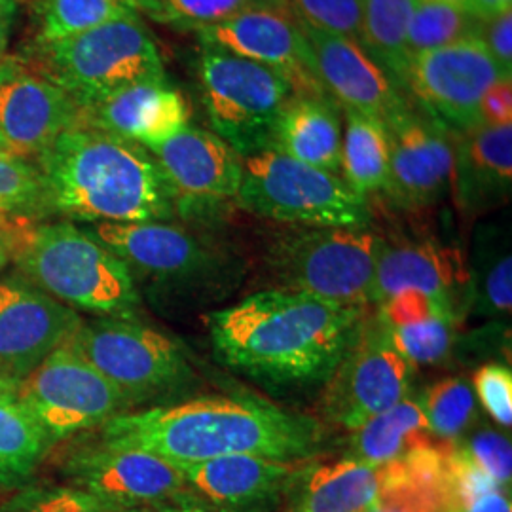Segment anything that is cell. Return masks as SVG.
<instances>
[{"instance_id":"obj_36","label":"cell","mask_w":512,"mask_h":512,"mask_svg":"<svg viewBox=\"0 0 512 512\" xmlns=\"http://www.w3.org/2000/svg\"><path fill=\"white\" fill-rule=\"evenodd\" d=\"M50 211L37 165L0 150V215L31 220Z\"/></svg>"},{"instance_id":"obj_47","label":"cell","mask_w":512,"mask_h":512,"mask_svg":"<svg viewBox=\"0 0 512 512\" xmlns=\"http://www.w3.org/2000/svg\"><path fill=\"white\" fill-rule=\"evenodd\" d=\"M480 23L512 10V0H465L463 6Z\"/></svg>"},{"instance_id":"obj_31","label":"cell","mask_w":512,"mask_h":512,"mask_svg":"<svg viewBox=\"0 0 512 512\" xmlns=\"http://www.w3.org/2000/svg\"><path fill=\"white\" fill-rule=\"evenodd\" d=\"M50 442L16 399H0V486L16 488L35 473Z\"/></svg>"},{"instance_id":"obj_39","label":"cell","mask_w":512,"mask_h":512,"mask_svg":"<svg viewBox=\"0 0 512 512\" xmlns=\"http://www.w3.org/2000/svg\"><path fill=\"white\" fill-rule=\"evenodd\" d=\"M456 450L480 473L509 492L512 480V444L509 437L495 429H478L465 444H454Z\"/></svg>"},{"instance_id":"obj_7","label":"cell","mask_w":512,"mask_h":512,"mask_svg":"<svg viewBox=\"0 0 512 512\" xmlns=\"http://www.w3.org/2000/svg\"><path fill=\"white\" fill-rule=\"evenodd\" d=\"M378 245L380 236L368 228L302 226L275 241L268 268L277 289L365 308Z\"/></svg>"},{"instance_id":"obj_19","label":"cell","mask_w":512,"mask_h":512,"mask_svg":"<svg viewBox=\"0 0 512 512\" xmlns=\"http://www.w3.org/2000/svg\"><path fill=\"white\" fill-rule=\"evenodd\" d=\"M148 150L171 188L175 211L202 213L238 198L243 158L219 135L188 126Z\"/></svg>"},{"instance_id":"obj_24","label":"cell","mask_w":512,"mask_h":512,"mask_svg":"<svg viewBox=\"0 0 512 512\" xmlns=\"http://www.w3.org/2000/svg\"><path fill=\"white\" fill-rule=\"evenodd\" d=\"M459 264L437 241L380 238L370 302L382 304L401 291H421L437 298L458 317L463 277Z\"/></svg>"},{"instance_id":"obj_6","label":"cell","mask_w":512,"mask_h":512,"mask_svg":"<svg viewBox=\"0 0 512 512\" xmlns=\"http://www.w3.org/2000/svg\"><path fill=\"white\" fill-rule=\"evenodd\" d=\"M239 207L258 217L310 228H368L370 207L340 175L274 148L243 158Z\"/></svg>"},{"instance_id":"obj_2","label":"cell","mask_w":512,"mask_h":512,"mask_svg":"<svg viewBox=\"0 0 512 512\" xmlns=\"http://www.w3.org/2000/svg\"><path fill=\"white\" fill-rule=\"evenodd\" d=\"M101 427V444L148 452L173 465L226 456L308 461L323 444V425L310 416L236 397L122 412Z\"/></svg>"},{"instance_id":"obj_16","label":"cell","mask_w":512,"mask_h":512,"mask_svg":"<svg viewBox=\"0 0 512 512\" xmlns=\"http://www.w3.org/2000/svg\"><path fill=\"white\" fill-rule=\"evenodd\" d=\"M78 103L50 78L35 71L25 57L0 63V141L19 158H38L55 139L73 128Z\"/></svg>"},{"instance_id":"obj_15","label":"cell","mask_w":512,"mask_h":512,"mask_svg":"<svg viewBox=\"0 0 512 512\" xmlns=\"http://www.w3.org/2000/svg\"><path fill=\"white\" fill-rule=\"evenodd\" d=\"M67 476L78 488L112 511L160 507L188 494L177 465L141 450L99 444L74 454Z\"/></svg>"},{"instance_id":"obj_8","label":"cell","mask_w":512,"mask_h":512,"mask_svg":"<svg viewBox=\"0 0 512 512\" xmlns=\"http://www.w3.org/2000/svg\"><path fill=\"white\" fill-rule=\"evenodd\" d=\"M198 82L215 135L241 158L270 148L275 122L294 95L283 76L238 55L203 48Z\"/></svg>"},{"instance_id":"obj_11","label":"cell","mask_w":512,"mask_h":512,"mask_svg":"<svg viewBox=\"0 0 512 512\" xmlns=\"http://www.w3.org/2000/svg\"><path fill=\"white\" fill-rule=\"evenodd\" d=\"M499 78V71L480 35L463 38L431 52L414 55L403 84L425 114L450 133L480 126V101Z\"/></svg>"},{"instance_id":"obj_42","label":"cell","mask_w":512,"mask_h":512,"mask_svg":"<svg viewBox=\"0 0 512 512\" xmlns=\"http://www.w3.org/2000/svg\"><path fill=\"white\" fill-rule=\"evenodd\" d=\"M14 512H114L78 488H57L50 492L29 495L19 501Z\"/></svg>"},{"instance_id":"obj_14","label":"cell","mask_w":512,"mask_h":512,"mask_svg":"<svg viewBox=\"0 0 512 512\" xmlns=\"http://www.w3.org/2000/svg\"><path fill=\"white\" fill-rule=\"evenodd\" d=\"M203 48H217L283 76L294 95L330 97L315 69L310 42L293 10L260 8L194 29Z\"/></svg>"},{"instance_id":"obj_29","label":"cell","mask_w":512,"mask_h":512,"mask_svg":"<svg viewBox=\"0 0 512 512\" xmlns=\"http://www.w3.org/2000/svg\"><path fill=\"white\" fill-rule=\"evenodd\" d=\"M363 48L387 73L403 82L408 67V27L418 0H361Z\"/></svg>"},{"instance_id":"obj_37","label":"cell","mask_w":512,"mask_h":512,"mask_svg":"<svg viewBox=\"0 0 512 512\" xmlns=\"http://www.w3.org/2000/svg\"><path fill=\"white\" fill-rule=\"evenodd\" d=\"M454 323L456 319L450 315H435L412 325L384 329L391 346L403 355L408 365H435L452 348Z\"/></svg>"},{"instance_id":"obj_34","label":"cell","mask_w":512,"mask_h":512,"mask_svg":"<svg viewBox=\"0 0 512 512\" xmlns=\"http://www.w3.org/2000/svg\"><path fill=\"white\" fill-rule=\"evenodd\" d=\"M420 403L429 429L440 444H456L475 420L473 385L459 376L444 378L427 387Z\"/></svg>"},{"instance_id":"obj_53","label":"cell","mask_w":512,"mask_h":512,"mask_svg":"<svg viewBox=\"0 0 512 512\" xmlns=\"http://www.w3.org/2000/svg\"><path fill=\"white\" fill-rule=\"evenodd\" d=\"M437 2H446V4H454V6H465V0H437Z\"/></svg>"},{"instance_id":"obj_12","label":"cell","mask_w":512,"mask_h":512,"mask_svg":"<svg viewBox=\"0 0 512 512\" xmlns=\"http://www.w3.org/2000/svg\"><path fill=\"white\" fill-rule=\"evenodd\" d=\"M133 275L167 287H211L224 281V264L202 241L167 222H97L90 230Z\"/></svg>"},{"instance_id":"obj_13","label":"cell","mask_w":512,"mask_h":512,"mask_svg":"<svg viewBox=\"0 0 512 512\" xmlns=\"http://www.w3.org/2000/svg\"><path fill=\"white\" fill-rule=\"evenodd\" d=\"M410 370L412 366L391 346L382 321L372 329L365 323L325 384L323 414L348 431L357 429L408 397Z\"/></svg>"},{"instance_id":"obj_27","label":"cell","mask_w":512,"mask_h":512,"mask_svg":"<svg viewBox=\"0 0 512 512\" xmlns=\"http://www.w3.org/2000/svg\"><path fill=\"white\" fill-rule=\"evenodd\" d=\"M349 433L346 458L374 465L404 461L421 450L440 444L429 429L420 399L410 397Z\"/></svg>"},{"instance_id":"obj_1","label":"cell","mask_w":512,"mask_h":512,"mask_svg":"<svg viewBox=\"0 0 512 512\" xmlns=\"http://www.w3.org/2000/svg\"><path fill=\"white\" fill-rule=\"evenodd\" d=\"M365 325V308L268 289L207 315L222 365L272 387L327 384Z\"/></svg>"},{"instance_id":"obj_9","label":"cell","mask_w":512,"mask_h":512,"mask_svg":"<svg viewBox=\"0 0 512 512\" xmlns=\"http://www.w3.org/2000/svg\"><path fill=\"white\" fill-rule=\"evenodd\" d=\"M18 401L37 421L50 446L103 425L128 408V397L69 344H63L25 376Z\"/></svg>"},{"instance_id":"obj_33","label":"cell","mask_w":512,"mask_h":512,"mask_svg":"<svg viewBox=\"0 0 512 512\" xmlns=\"http://www.w3.org/2000/svg\"><path fill=\"white\" fill-rule=\"evenodd\" d=\"M482 23L463 6L418 0L408 27V57L431 52L458 40L480 35ZM410 63V61H408Z\"/></svg>"},{"instance_id":"obj_41","label":"cell","mask_w":512,"mask_h":512,"mask_svg":"<svg viewBox=\"0 0 512 512\" xmlns=\"http://www.w3.org/2000/svg\"><path fill=\"white\" fill-rule=\"evenodd\" d=\"M380 308V321L387 329L412 325L435 315H450L456 319V315L448 308H444L437 298L421 291H401L393 294L380 304Z\"/></svg>"},{"instance_id":"obj_54","label":"cell","mask_w":512,"mask_h":512,"mask_svg":"<svg viewBox=\"0 0 512 512\" xmlns=\"http://www.w3.org/2000/svg\"><path fill=\"white\" fill-rule=\"evenodd\" d=\"M0 150H4V147H2V141H0Z\"/></svg>"},{"instance_id":"obj_22","label":"cell","mask_w":512,"mask_h":512,"mask_svg":"<svg viewBox=\"0 0 512 512\" xmlns=\"http://www.w3.org/2000/svg\"><path fill=\"white\" fill-rule=\"evenodd\" d=\"M76 124L150 148L190 126V105L167 80L145 82L80 107Z\"/></svg>"},{"instance_id":"obj_28","label":"cell","mask_w":512,"mask_h":512,"mask_svg":"<svg viewBox=\"0 0 512 512\" xmlns=\"http://www.w3.org/2000/svg\"><path fill=\"white\" fill-rule=\"evenodd\" d=\"M340 173L344 183L361 198L385 190L389 179V133L382 118L346 109Z\"/></svg>"},{"instance_id":"obj_10","label":"cell","mask_w":512,"mask_h":512,"mask_svg":"<svg viewBox=\"0 0 512 512\" xmlns=\"http://www.w3.org/2000/svg\"><path fill=\"white\" fill-rule=\"evenodd\" d=\"M67 344L116 385L129 403L173 391L192 374L184 349L173 338L129 319L82 321Z\"/></svg>"},{"instance_id":"obj_23","label":"cell","mask_w":512,"mask_h":512,"mask_svg":"<svg viewBox=\"0 0 512 512\" xmlns=\"http://www.w3.org/2000/svg\"><path fill=\"white\" fill-rule=\"evenodd\" d=\"M310 42L315 69L330 99L344 109L359 110L385 120L403 99L389 74L357 42L329 35L298 21Z\"/></svg>"},{"instance_id":"obj_44","label":"cell","mask_w":512,"mask_h":512,"mask_svg":"<svg viewBox=\"0 0 512 512\" xmlns=\"http://www.w3.org/2000/svg\"><path fill=\"white\" fill-rule=\"evenodd\" d=\"M480 122L512 126V78H499L480 101Z\"/></svg>"},{"instance_id":"obj_25","label":"cell","mask_w":512,"mask_h":512,"mask_svg":"<svg viewBox=\"0 0 512 512\" xmlns=\"http://www.w3.org/2000/svg\"><path fill=\"white\" fill-rule=\"evenodd\" d=\"M454 147L452 184L467 213L490 211L509 202L512 190V126L480 124L450 133Z\"/></svg>"},{"instance_id":"obj_21","label":"cell","mask_w":512,"mask_h":512,"mask_svg":"<svg viewBox=\"0 0 512 512\" xmlns=\"http://www.w3.org/2000/svg\"><path fill=\"white\" fill-rule=\"evenodd\" d=\"M408 475V459L387 465L351 458L304 463L294 476L285 512H368Z\"/></svg>"},{"instance_id":"obj_51","label":"cell","mask_w":512,"mask_h":512,"mask_svg":"<svg viewBox=\"0 0 512 512\" xmlns=\"http://www.w3.org/2000/svg\"><path fill=\"white\" fill-rule=\"evenodd\" d=\"M16 0H0V16H16Z\"/></svg>"},{"instance_id":"obj_46","label":"cell","mask_w":512,"mask_h":512,"mask_svg":"<svg viewBox=\"0 0 512 512\" xmlns=\"http://www.w3.org/2000/svg\"><path fill=\"white\" fill-rule=\"evenodd\" d=\"M456 512H512L511 497L509 492L492 490L488 494L478 495Z\"/></svg>"},{"instance_id":"obj_32","label":"cell","mask_w":512,"mask_h":512,"mask_svg":"<svg viewBox=\"0 0 512 512\" xmlns=\"http://www.w3.org/2000/svg\"><path fill=\"white\" fill-rule=\"evenodd\" d=\"M35 44L86 33L114 19L137 16V0H35Z\"/></svg>"},{"instance_id":"obj_5","label":"cell","mask_w":512,"mask_h":512,"mask_svg":"<svg viewBox=\"0 0 512 512\" xmlns=\"http://www.w3.org/2000/svg\"><path fill=\"white\" fill-rule=\"evenodd\" d=\"M25 61L69 93L78 107L137 84L167 80L158 46L139 16L35 44Z\"/></svg>"},{"instance_id":"obj_3","label":"cell","mask_w":512,"mask_h":512,"mask_svg":"<svg viewBox=\"0 0 512 512\" xmlns=\"http://www.w3.org/2000/svg\"><path fill=\"white\" fill-rule=\"evenodd\" d=\"M48 209L82 222H164L175 202L148 148L74 124L37 158Z\"/></svg>"},{"instance_id":"obj_45","label":"cell","mask_w":512,"mask_h":512,"mask_svg":"<svg viewBox=\"0 0 512 512\" xmlns=\"http://www.w3.org/2000/svg\"><path fill=\"white\" fill-rule=\"evenodd\" d=\"M33 226L29 220L0 215V274L6 270L10 260L16 258L21 243Z\"/></svg>"},{"instance_id":"obj_49","label":"cell","mask_w":512,"mask_h":512,"mask_svg":"<svg viewBox=\"0 0 512 512\" xmlns=\"http://www.w3.org/2000/svg\"><path fill=\"white\" fill-rule=\"evenodd\" d=\"M12 21H14V16H0V63L6 59Z\"/></svg>"},{"instance_id":"obj_40","label":"cell","mask_w":512,"mask_h":512,"mask_svg":"<svg viewBox=\"0 0 512 512\" xmlns=\"http://www.w3.org/2000/svg\"><path fill=\"white\" fill-rule=\"evenodd\" d=\"M475 397L484 410L505 429L512 425V372L507 365L488 363L473 376Z\"/></svg>"},{"instance_id":"obj_17","label":"cell","mask_w":512,"mask_h":512,"mask_svg":"<svg viewBox=\"0 0 512 512\" xmlns=\"http://www.w3.org/2000/svg\"><path fill=\"white\" fill-rule=\"evenodd\" d=\"M389 133V179L385 192L404 209L439 202L452 184L454 147L450 131L427 114L401 103L384 120Z\"/></svg>"},{"instance_id":"obj_26","label":"cell","mask_w":512,"mask_h":512,"mask_svg":"<svg viewBox=\"0 0 512 512\" xmlns=\"http://www.w3.org/2000/svg\"><path fill=\"white\" fill-rule=\"evenodd\" d=\"M338 110L330 97L293 95L275 122L270 148L338 175L344 135Z\"/></svg>"},{"instance_id":"obj_50","label":"cell","mask_w":512,"mask_h":512,"mask_svg":"<svg viewBox=\"0 0 512 512\" xmlns=\"http://www.w3.org/2000/svg\"><path fill=\"white\" fill-rule=\"evenodd\" d=\"M18 382L12 380L2 368H0V399H16Z\"/></svg>"},{"instance_id":"obj_4","label":"cell","mask_w":512,"mask_h":512,"mask_svg":"<svg viewBox=\"0 0 512 512\" xmlns=\"http://www.w3.org/2000/svg\"><path fill=\"white\" fill-rule=\"evenodd\" d=\"M19 270L61 304L103 319L137 321L141 296L126 262L73 222L31 228L16 253Z\"/></svg>"},{"instance_id":"obj_48","label":"cell","mask_w":512,"mask_h":512,"mask_svg":"<svg viewBox=\"0 0 512 512\" xmlns=\"http://www.w3.org/2000/svg\"><path fill=\"white\" fill-rule=\"evenodd\" d=\"M165 512H217L213 511L209 505H205L202 499H198L192 492L177 497L171 503L162 505Z\"/></svg>"},{"instance_id":"obj_35","label":"cell","mask_w":512,"mask_h":512,"mask_svg":"<svg viewBox=\"0 0 512 512\" xmlns=\"http://www.w3.org/2000/svg\"><path fill=\"white\" fill-rule=\"evenodd\" d=\"M137 6L150 18L192 31L249 10H291L289 0H137Z\"/></svg>"},{"instance_id":"obj_20","label":"cell","mask_w":512,"mask_h":512,"mask_svg":"<svg viewBox=\"0 0 512 512\" xmlns=\"http://www.w3.org/2000/svg\"><path fill=\"white\" fill-rule=\"evenodd\" d=\"M306 461L226 456L177 465L190 492L217 512H275Z\"/></svg>"},{"instance_id":"obj_30","label":"cell","mask_w":512,"mask_h":512,"mask_svg":"<svg viewBox=\"0 0 512 512\" xmlns=\"http://www.w3.org/2000/svg\"><path fill=\"white\" fill-rule=\"evenodd\" d=\"M469 304L478 315L503 317L512 310V258L503 234L486 228L476 239Z\"/></svg>"},{"instance_id":"obj_52","label":"cell","mask_w":512,"mask_h":512,"mask_svg":"<svg viewBox=\"0 0 512 512\" xmlns=\"http://www.w3.org/2000/svg\"><path fill=\"white\" fill-rule=\"evenodd\" d=\"M114 512H165L164 507L160 505V507H137V509H124V511H114Z\"/></svg>"},{"instance_id":"obj_38","label":"cell","mask_w":512,"mask_h":512,"mask_svg":"<svg viewBox=\"0 0 512 512\" xmlns=\"http://www.w3.org/2000/svg\"><path fill=\"white\" fill-rule=\"evenodd\" d=\"M294 18L317 31L346 37L363 46L361 0H289Z\"/></svg>"},{"instance_id":"obj_43","label":"cell","mask_w":512,"mask_h":512,"mask_svg":"<svg viewBox=\"0 0 512 512\" xmlns=\"http://www.w3.org/2000/svg\"><path fill=\"white\" fill-rule=\"evenodd\" d=\"M480 37L494 57L499 71L512 76V10L482 23Z\"/></svg>"},{"instance_id":"obj_18","label":"cell","mask_w":512,"mask_h":512,"mask_svg":"<svg viewBox=\"0 0 512 512\" xmlns=\"http://www.w3.org/2000/svg\"><path fill=\"white\" fill-rule=\"evenodd\" d=\"M80 325L78 311L27 277L0 279V368L18 384L67 344Z\"/></svg>"}]
</instances>
